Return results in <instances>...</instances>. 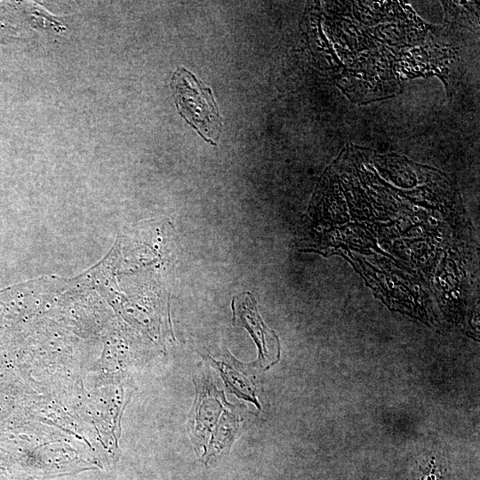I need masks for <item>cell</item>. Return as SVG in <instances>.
I'll return each mask as SVG.
<instances>
[{
	"label": "cell",
	"mask_w": 480,
	"mask_h": 480,
	"mask_svg": "<svg viewBox=\"0 0 480 480\" xmlns=\"http://www.w3.org/2000/svg\"><path fill=\"white\" fill-rule=\"evenodd\" d=\"M171 88L179 114L205 141L217 145L223 124L211 88L182 67L173 73Z\"/></svg>",
	"instance_id": "obj_1"
},
{
	"label": "cell",
	"mask_w": 480,
	"mask_h": 480,
	"mask_svg": "<svg viewBox=\"0 0 480 480\" xmlns=\"http://www.w3.org/2000/svg\"><path fill=\"white\" fill-rule=\"evenodd\" d=\"M234 324L244 326L253 338L258 348L259 358L263 363L272 359L268 349V338L276 339L275 332L267 328L258 311L253 296L243 292L232 300Z\"/></svg>",
	"instance_id": "obj_2"
}]
</instances>
